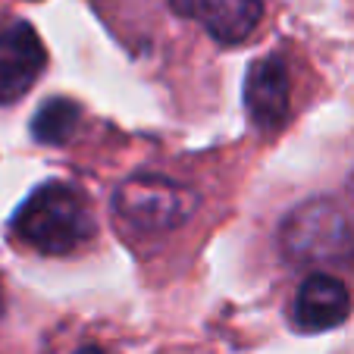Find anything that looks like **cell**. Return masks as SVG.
<instances>
[{"label": "cell", "instance_id": "6da1fadb", "mask_svg": "<svg viewBox=\"0 0 354 354\" xmlns=\"http://www.w3.org/2000/svg\"><path fill=\"white\" fill-rule=\"evenodd\" d=\"M94 229L88 198L69 182H44L13 216V232L28 248L54 257L85 248L94 239Z\"/></svg>", "mask_w": 354, "mask_h": 354}, {"label": "cell", "instance_id": "7a4b0ae2", "mask_svg": "<svg viewBox=\"0 0 354 354\" xmlns=\"http://www.w3.org/2000/svg\"><path fill=\"white\" fill-rule=\"evenodd\" d=\"M279 248L295 267H351L354 229L345 210L326 198L304 201L282 220Z\"/></svg>", "mask_w": 354, "mask_h": 354}, {"label": "cell", "instance_id": "3957f363", "mask_svg": "<svg viewBox=\"0 0 354 354\" xmlns=\"http://www.w3.org/2000/svg\"><path fill=\"white\" fill-rule=\"evenodd\" d=\"M113 210L135 232H169L194 216L198 194L169 176L138 173L116 188Z\"/></svg>", "mask_w": 354, "mask_h": 354}, {"label": "cell", "instance_id": "277c9868", "mask_svg": "<svg viewBox=\"0 0 354 354\" xmlns=\"http://www.w3.org/2000/svg\"><path fill=\"white\" fill-rule=\"evenodd\" d=\"M245 107L261 132H279L292 113V79L282 57L270 54L251 63L245 79Z\"/></svg>", "mask_w": 354, "mask_h": 354}, {"label": "cell", "instance_id": "5b68a950", "mask_svg": "<svg viewBox=\"0 0 354 354\" xmlns=\"http://www.w3.org/2000/svg\"><path fill=\"white\" fill-rule=\"evenodd\" d=\"M47 66V50L28 22H13L0 32V104L22 100Z\"/></svg>", "mask_w": 354, "mask_h": 354}, {"label": "cell", "instance_id": "8992f818", "mask_svg": "<svg viewBox=\"0 0 354 354\" xmlns=\"http://www.w3.org/2000/svg\"><path fill=\"white\" fill-rule=\"evenodd\" d=\"M169 7L220 44H241L263 19V0H169Z\"/></svg>", "mask_w": 354, "mask_h": 354}, {"label": "cell", "instance_id": "52a82bcc", "mask_svg": "<svg viewBox=\"0 0 354 354\" xmlns=\"http://www.w3.org/2000/svg\"><path fill=\"white\" fill-rule=\"evenodd\" d=\"M348 314H351V292L339 276L317 270L301 279L292 301V320L301 333L335 329L348 320Z\"/></svg>", "mask_w": 354, "mask_h": 354}, {"label": "cell", "instance_id": "ba28073f", "mask_svg": "<svg viewBox=\"0 0 354 354\" xmlns=\"http://www.w3.org/2000/svg\"><path fill=\"white\" fill-rule=\"evenodd\" d=\"M82 120V110L75 107L69 97H50L38 107V113L32 116V135L41 145H66L75 135Z\"/></svg>", "mask_w": 354, "mask_h": 354}, {"label": "cell", "instance_id": "9c48e42d", "mask_svg": "<svg viewBox=\"0 0 354 354\" xmlns=\"http://www.w3.org/2000/svg\"><path fill=\"white\" fill-rule=\"evenodd\" d=\"M75 354H104V351H100L97 345H85V348H79V351H75Z\"/></svg>", "mask_w": 354, "mask_h": 354}, {"label": "cell", "instance_id": "30bf717a", "mask_svg": "<svg viewBox=\"0 0 354 354\" xmlns=\"http://www.w3.org/2000/svg\"><path fill=\"white\" fill-rule=\"evenodd\" d=\"M0 314H3V282H0Z\"/></svg>", "mask_w": 354, "mask_h": 354}, {"label": "cell", "instance_id": "8fae6325", "mask_svg": "<svg viewBox=\"0 0 354 354\" xmlns=\"http://www.w3.org/2000/svg\"><path fill=\"white\" fill-rule=\"evenodd\" d=\"M351 188H354V182H351Z\"/></svg>", "mask_w": 354, "mask_h": 354}]
</instances>
